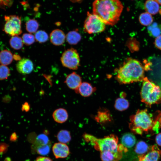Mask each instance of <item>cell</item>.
<instances>
[{
	"instance_id": "obj_10",
	"label": "cell",
	"mask_w": 161,
	"mask_h": 161,
	"mask_svg": "<svg viewBox=\"0 0 161 161\" xmlns=\"http://www.w3.org/2000/svg\"><path fill=\"white\" fill-rule=\"evenodd\" d=\"M52 151L56 159L66 158L70 154L69 147L66 144L60 142L53 145Z\"/></svg>"
},
{
	"instance_id": "obj_11",
	"label": "cell",
	"mask_w": 161,
	"mask_h": 161,
	"mask_svg": "<svg viewBox=\"0 0 161 161\" xmlns=\"http://www.w3.org/2000/svg\"><path fill=\"white\" fill-rule=\"evenodd\" d=\"M16 69L20 73L28 74L31 73L34 68L33 64L30 59L24 58L20 59L16 64Z\"/></svg>"
},
{
	"instance_id": "obj_35",
	"label": "cell",
	"mask_w": 161,
	"mask_h": 161,
	"mask_svg": "<svg viewBox=\"0 0 161 161\" xmlns=\"http://www.w3.org/2000/svg\"><path fill=\"white\" fill-rule=\"evenodd\" d=\"M154 44L157 48L161 50V35L156 38Z\"/></svg>"
},
{
	"instance_id": "obj_41",
	"label": "cell",
	"mask_w": 161,
	"mask_h": 161,
	"mask_svg": "<svg viewBox=\"0 0 161 161\" xmlns=\"http://www.w3.org/2000/svg\"><path fill=\"white\" fill-rule=\"evenodd\" d=\"M83 0H70L71 1L73 2H80Z\"/></svg>"
},
{
	"instance_id": "obj_38",
	"label": "cell",
	"mask_w": 161,
	"mask_h": 161,
	"mask_svg": "<svg viewBox=\"0 0 161 161\" xmlns=\"http://www.w3.org/2000/svg\"><path fill=\"white\" fill-rule=\"evenodd\" d=\"M155 140L157 144L161 146V133H159L156 135Z\"/></svg>"
},
{
	"instance_id": "obj_23",
	"label": "cell",
	"mask_w": 161,
	"mask_h": 161,
	"mask_svg": "<svg viewBox=\"0 0 161 161\" xmlns=\"http://www.w3.org/2000/svg\"><path fill=\"white\" fill-rule=\"evenodd\" d=\"M56 137L59 142L65 144L69 142L71 140L70 132L66 130L60 131L58 133Z\"/></svg>"
},
{
	"instance_id": "obj_16",
	"label": "cell",
	"mask_w": 161,
	"mask_h": 161,
	"mask_svg": "<svg viewBox=\"0 0 161 161\" xmlns=\"http://www.w3.org/2000/svg\"><path fill=\"white\" fill-rule=\"evenodd\" d=\"M52 116L56 122L60 123L66 121L69 116L67 111L62 108H58L55 110L53 113Z\"/></svg>"
},
{
	"instance_id": "obj_34",
	"label": "cell",
	"mask_w": 161,
	"mask_h": 161,
	"mask_svg": "<svg viewBox=\"0 0 161 161\" xmlns=\"http://www.w3.org/2000/svg\"><path fill=\"white\" fill-rule=\"evenodd\" d=\"M8 145L5 143H0V154L5 153L8 149Z\"/></svg>"
},
{
	"instance_id": "obj_4",
	"label": "cell",
	"mask_w": 161,
	"mask_h": 161,
	"mask_svg": "<svg viewBox=\"0 0 161 161\" xmlns=\"http://www.w3.org/2000/svg\"><path fill=\"white\" fill-rule=\"evenodd\" d=\"M83 137L85 141L100 152L109 151L114 153H123L128 151L127 148L122 144H118V138L114 134L98 138L92 135L85 133L83 134Z\"/></svg>"
},
{
	"instance_id": "obj_27",
	"label": "cell",
	"mask_w": 161,
	"mask_h": 161,
	"mask_svg": "<svg viewBox=\"0 0 161 161\" xmlns=\"http://www.w3.org/2000/svg\"><path fill=\"white\" fill-rule=\"evenodd\" d=\"M139 19L140 24L144 26L150 25L153 20V18L151 14L146 12L140 14Z\"/></svg>"
},
{
	"instance_id": "obj_5",
	"label": "cell",
	"mask_w": 161,
	"mask_h": 161,
	"mask_svg": "<svg viewBox=\"0 0 161 161\" xmlns=\"http://www.w3.org/2000/svg\"><path fill=\"white\" fill-rule=\"evenodd\" d=\"M140 92L141 101L151 107L161 103V89L160 86L145 77Z\"/></svg>"
},
{
	"instance_id": "obj_3",
	"label": "cell",
	"mask_w": 161,
	"mask_h": 161,
	"mask_svg": "<svg viewBox=\"0 0 161 161\" xmlns=\"http://www.w3.org/2000/svg\"><path fill=\"white\" fill-rule=\"evenodd\" d=\"M129 127L133 133L140 135L144 132H158L160 128L157 119L155 117L154 119L146 109H138L135 114L130 116Z\"/></svg>"
},
{
	"instance_id": "obj_14",
	"label": "cell",
	"mask_w": 161,
	"mask_h": 161,
	"mask_svg": "<svg viewBox=\"0 0 161 161\" xmlns=\"http://www.w3.org/2000/svg\"><path fill=\"white\" fill-rule=\"evenodd\" d=\"M95 119L97 123L103 125L111 122L112 117L108 110L106 109H100L95 117Z\"/></svg>"
},
{
	"instance_id": "obj_30",
	"label": "cell",
	"mask_w": 161,
	"mask_h": 161,
	"mask_svg": "<svg viewBox=\"0 0 161 161\" xmlns=\"http://www.w3.org/2000/svg\"><path fill=\"white\" fill-rule=\"evenodd\" d=\"M34 36L36 41L41 43L46 42L49 38L47 33L43 30L37 31L35 33Z\"/></svg>"
},
{
	"instance_id": "obj_29",
	"label": "cell",
	"mask_w": 161,
	"mask_h": 161,
	"mask_svg": "<svg viewBox=\"0 0 161 161\" xmlns=\"http://www.w3.org/2000/svg\"><path fill=\"white\" fill-rule=\"evenodd\" d=\"M148 149V146L145 142L140 141L137 143L134 150L137 154L142 155L147 152Z\"/></svg>"
},
{
	"instance_id": "obj_6",
	"label": "cell",
	"mask_w": 161,
	"mask_h": 161,
	"mask_svg": "<svg viewBox=\"0 0 161 161\" xmlns=\"http://www.w3.org/2000/svg\"><path fill=\"white\" fill-rule=\"evenodd\" d=\"M106 24L98 17L88 12L83 25L84 31L92 34L101 32L106 29Z\"/></svg>"
},
{
	"instance_id": "obj_18",
	"label": "cell",
	"mask_w": 161,
	"mask_h": 161,
	"mask_svg": "<svg viewBox=\"0 0 161 161\" xmlns=\"http://www.w3.org/2000/svg\"><path fill=\"white\" fill-rule=\"evenodd\" d=\"M144 8L146 12L152 15L157 14L160 10L159 4L155 0H147L144 4Z\"/></svg>"
},
{
	"instance_id": "obj_15",
	"label": "cell",
	"mask_w": 161,
	"mask_h": 161,
	"mask_svg": "<svg viewBox=\"0 0 161 161\" xmlns=\"http://www.w3.org/2000/svg\"><path fill=\"white\" fill-rule=\"evenodd\" d=\"M96 90V88L90 83L83 82L81 83L75 92L83 97H88L92 95Z\"/></svg>"
},
{
	"instance_id": "obj_39",
	"label": "cell",
	"mask_w": 161,
	"mask_h": 161,
	"mask_svg": "<svg viewBox=\"0 0 161 161\" xmlns=\"http://www.w3.org/2000/svg\"><path fill=\"white\" fill-rule=\"evenodd\" d=\"M17 138V135L15 132L13 133L10 137V140L12 141H15Z\"/></svg>"
},
{
	"instance_id": "obj_21",
	"label": "cell",
	"mask_w": 161,
	"mask_h": 161,
	"mask_svg": "<svg viewBox=\"0 0 161 161\" xmlns=\"http://www.w3.org/2000/svg\"><path fill=\"white\" fill-rule=\"evenodd\" d=\"M81 39V35L76 30L70 31L66 35V39L68 43L70 45L77 44Z\"/></svg>"
},
{
	"instance_id": "obj_12",
	"label": "cell",
	"mask_w": 161,
	"mask_h": 161,
	"mask_svg": "<svg viewBox=\"0 0 161 161\" xmlns=\"http://www.w3.org/2000/svg\"><path fill=\"white\" fill-rule=\"evenodd\" d=\"M64 82L70 89L76 90L82 83L81 77L75 72L68 75Z\"/></svg>"
},
{
	"instance_id": "obj_7",
	"label": "cell",
	"mask_w": 161,
	"mask_h": 161,
	"mask_svg": "<svg viewBox=\"0 0 161 161\" xmlns=\"http://www.w3.org/2000/svg\"><path fill=\"white\" fill-rule=\"evenodd\" d=\"M63 66L70 69H77L80 66V58L77 50L71 48L65 51L61 58Z\"/></svg>"
},
{
	"instance_id": "obj_26",
	"label": "cell",
	"mask_w": 161,
	"mask_h": 161,
	"mask_svg": "<svg viewBox=\"0 0 161 161\" xmlns=\"http://www.w3.org/2000/svg\"><path fill=\"white\" fill-rule=\"evenodd\" d=\"M25 25L26 30L31 34L35 33L39 27V24L37 21L33 19L28 20L26 22Z\"/></svg>"
},
{
	"instance_id": "obj_37",
	"label": "cell",
	"mask_w": 161,
	"mask_h": 161,
	"mask_svg": "<svg viewBox=\"0 0 161 161\" xmlns=\"http://www.w3.org/2000/svg\"><path fill=\"white\" fill-rule=\"evenodd\" d=\"M35 161H53L52 159L49 157L39 156L35 159Z\"/></svg>"
},
{
	"instance_id": "obj_17",
	"label": "cell",
	"mask_w": 161,
	"mask_h": 161,
	"mask_svg": "<svg viewBox=\"0 0 161 161\" xmlns=\"http://www.w3.org/2000/svg\"><path fill=\"white\" fill-rule=\"evenodd\" d=\"M123 154L105 151L100 152V157L102 161H117L122 158Z\"/></svg>"
},
{
	"instance_id": "obj_36",
	"label": "cell",
	"mask_w": 161,
	"mask_h": 161,
	"mask_svg": "<svg viewBox=\"0 0 161 161\" xmlns=\"http://www.w3.org/2000/svg\"><path fill=\"white\" fill-rule=\"evenodd\" d=\"M30 108L29 103L28 102H25L22 105L21 109L22 111L27 112L30 110Z\"/></svg>"
},
{
	"instance_id": "obj_32",
	"label": "cell",
	"mask_w": 161,
	"mask_h": 161,
	"mask_svg": "<svg viewBox=\"0 0 161 161\" xmlns=\"http://www.w3.org/2000/svg\"><path fill=\"white\" fill-rule=\"evenodd\" d=\"M21 38L24 44L27 46L32 44L35 40V36L30 33H24Z\"/></svg>"
},
{
	"instance_id": "obj_19",
	"label": "cell",
	"mask_w": 161,
	"mask_h": 161,
	"mask_svg": "<svg viewBox=\"0 0 161 161\" xmlns=\"http://www.w3.org/2000/svg\"><path fill=\"white\" fill-rule=\"evenodd\" d=\"M136 140L135 136L132 133H125L122 137L121 144L127 148H130L134 145Z\"/></svg>"
},
{
	"instance_id": "obj_31",
	"label": "cell",
	"mask_w": 161,
	"mask_h": 161,
	"mask_svg": "<svg viewBox=\"0 0 161 161\" xmlns=\"http://www.w3.org/2000/svg\"><path fill=\"white\" fill-rule=\"evenodd\" d=\"M51 146V143L46 145L39 146L34 149L38 154L41 155H46L49 152Z\"/></svg>"
},
{
	"instance_id": "obj_33",
	"label": "cell",
	"mask_w": 161,
	"mask_h": 161,
	"mask_svg": "<svg viewBox=\"0 0 161 161\" xmlns=\"http://www.w3.org/2000/svg\"><path fill=\"white\" fill-rule=\"evenodd\" d=\"M10 74V70L7 66L0 65V80L7 79Z\"/></svg>"
},
{
	"instance_id": "obj_9",
	"label": "cell",
	"mask_w": 161,
	"mask_h": 161,
	"mask_svg": "<svg viewBox=\"0 0 161 161\" xmlns=\"http://www.w3.org/2000/svg\"><path fill=\"white\" fill-rule=\"evenodd\" d=\"M161 151L156 145L152 146L146 154L138 157L139 161H158L160 157Z\"/></svg>"
},
{
	"instance_id": "obj_8",
	"label": "cell",
	"mask_w": 161,
	"mask_h": 161,
	"mask_svg": "<svg viewBox=\"0 0 161 161\" xmlns=\"http://www.w3.org/2000/svg\"><path fill=\"white\" fill-rule=\"evenodd\" d=\"M4 18L5 22L3 30L6 33L13 37L18 36L22 33L21 20L19 16H5Z\"/></svg>"
},
{
	"instance_id": "obj_1",
	"label": "cell",
	"mask_w": 161,
	"mask_h": 161,
	"mask_svg": "<svg viewBox=\"0 0 161 161\" xmlns=\"http://www.w3.org/2000/svg\"><path fill=\"white\" fill-rule=\"evenodd\" d=\"M123 8L120 0H95L92 4L93 14L110 26L118 22Z\"/></svg>"
},
{
	"instance_id": "obj_22",
	"label": "cell",
	"mask_w": 161,
	"mask_h": 161,
	"mask_svg": "<svg viewBox=\"0 0 161 161\" xmlns=\"http://www.w3.org/2000/svg\"><path fill=\"white\" fill-rule=\"evenodd\" d=\"M125 97H120L116 100L114 106L116 110L123 111L129 108V102Z\"/></svg>"
},
{
	"instance_id": "obj_44",
	"label": "cell",
	"mask_w": 161,
	"mask_h": 161,
	"mask_svg": "<svg viewBox=\"0 0 161 161\" xmlns=\"http://www.w3.org/2000/svg\"><path fill=\"white\" fill-rule=\"evenodd\" d=\"M1 113L0 112V120L1 119Z\"/></svg>"
},
{
	"instance_id": "obj_40",
	"label": "cell",
	"mask_w": 161,
	"mask_h": 161,
	"mask_svg": "<svg viewBox=\"0 0 161 161\" xmlns=\"http://www.w3.org/2000/svg\"><path fill=\"white\" fill-rule=\"evenodd\" d=\"M158 114L157 117V120L159 123V128H161V112L158 111Z\"/></svg>"
},
{
	"instance_id": "obj_24",
	"label": "cell",
	"mask_w": 161,
	"mask_h": 161,
	"mask_svg": "<svg viewBox=\"0 0 161 161\" xmlns=\"http://www.w3.org/2000/svg\"><path fill=\"white\" fill-rule=\"evenodd\" d=\"M51 143L47 135L45 134H41L37 136L35 141L32 146V148L33 150L39 146L46 145Z\"/></svg>"
},
{
	"instance_id": "obj_28",
	"label": "cell",
	"mask_w": 161,
	"mask_h": 161,
	"mask_svg": "<svg viewBox=\"0 0 161 161\" xmlns=\"http://www.w3.org/2000/svg\"><path fill=\"white\" fill-rule=\"evenodd\" d=\"M148 30L149 34L153 37H157L161 34V27L156 23L149 26Z\"/></svg>"
},
{
	"instance_id": "obj_13",
	"label": "cell",
	"mask_w": 161,
	"mask_h": 161,
	"mask_svg": "<svg viewBox=\"0 0 161 161\" xmlns=\"http://www.w3.org/2000/svg\"><path fill=\"white\" fill-rule=\"evenodd\" d=\"M66 35L64 32L61 30L56 29L53 30L49 36L51 43L55 46L63 44L66 39Z\"/></svg>"
},
{
	"instance_id": "obj_2",
	"label": "cell",
	"mask_w": 161,
	"mask_h": 161,
	"mask_svg": "<svg viewBox=\"0 0 161 161\" xmlns=\"http://www.w3.org/2000/svg\"><path fill=\"white\" fill-rule=\"evenodd\" d=\"M145 69L137 60L129 58L115 70L116 79L120 84L143 81L145 78Z\"/></svg>"
},
{
	"instance_id": "obj_43",
	"label": "cell",
	"mask_w": 161,
	"mask_h": 161,
	"mask_svg": "<svg viewBox=\"0 0 161 161\" xmlns=\"http://www.w3.org/2000/svg\"><path fill=\"white\" fill-rule=\"evenodd\" d=\"M159 12V13H160V14L161 15V9H160V10Z\"/></svg>"
},
{
	"instance_id": "obj_20",
	"label": "cell",
	"mask_w": 161,
	"mask_h": 161,
	"mask_svg": "<svg viewBox=\"0 0 161 161\" xmlns=\"http://www.w3.org/2000/svg\"><path fill=\"white\" fill-rule=\"evenodd\" d=\"M13 58V55L10 51L4 49L0 52V64L1 65H9L12 62Z\"/></svg>"
},
{
	"instance_id": "obj_25",
	"label": "cell",
	"mask_w": 161,
	"mask_h": 161,
	"mask_svg": "<svg viewBox=\"0 0 161 161\" xmlns=\"http://www.w3.org/2000/svg\"><path fill=\"white\" fill-rule=\"evenodd\" d=\"M9 44L11 47L15 50L21 49L24 44L22 38L18 36L12 37L9 41Z\"/></svg>"
},
{
	"instance_id": "obj_42",
	"label": "cell",
	"mask_w": 161,
	"mask_h": 161,
	"mask_svg": "<svg viewBox=\"0 0 161 161\" xmlns=\"http://www.w3.org/2000/svg\"><path fill=\"white\" fill-rule=\"evenodd\" d=\"M155 0L159 4L161 5V0Z\"/></svg>"
}]
</instances>
